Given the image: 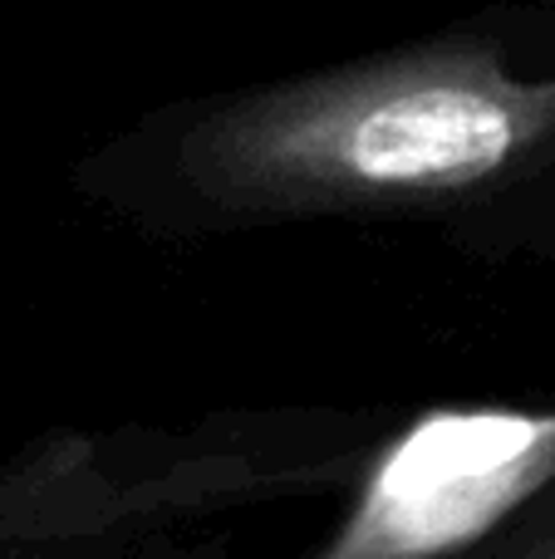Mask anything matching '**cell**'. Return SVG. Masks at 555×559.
<instances>
[{"label":"cell","instance_id":"obj_1","mask_svg":"<svg viewBox=\"0 0 555 559\" xmlns=\"http://www.w3.org/2000/svg\"><path fill=\"white\" fill-rule=\"evenodd\" d=\"M551 147L555 79L442 39L226 98L182 138V167L226 212L315 216L468 197Z\"/></svg>","mask_w":555,"mask_h":559},{"label":"cell","instance_id":"obj_4","mask_svg":"<svg viewBox=\"0 0 555 559\" xmlns=\"http://www.w3.org/2000/svg\"><path fill=\"white\" fill-rule=\"evenodd\" d=\"M501 559H555V486L521 515V535L501 550Z\"/></svg>","mask_w":555,"mask_h":559},{"label":"cell","instance_id":"obj_2","mask_svg":"<svg viewBox=\"0 0 555 559\" xmlns=\"http://www.w3.org/2000/svg\"><path fill=\"white\" fill-rule=\"evenodd\" d=\"M555 486V407H433L359 476L354 506L305 559H452Z\"/></svg>","mask_w":555,"mask_h":559},{"label":"cell","instance_id":"obj_3","mask_svg":"<svg viewBox=\"0 0 555 559\" xmlns=\"http://www.w3.org/2000/svg\"><path fill=\"white\" fill-rule=\"evenodd\" d=\"M35 531H39V515H35V506H29V496L20 491L10 476H0V559L29 555Z\"/></svg>","mask_w":555,"mask_h":559}]
</instances>
